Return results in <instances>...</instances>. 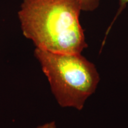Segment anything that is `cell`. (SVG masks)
Instances as JSON below:
<instances>
[{
    "instance_id": "6da1fadb",
    "label": "cell",
    "mask_w": 128,
    "mask_h": 128,
    "mask_svg": "<svg viewBox=\"0 0 128 128\" xmlns=\"http://www.w3.org/2000/svg\"><path fill=\"white\" fill-rule=\"evenodd\" d=\"M81 12L80 0H22L17 15L22 34L37 49L73 54L88 47Z\"/></svg>"
},
{
    "instance_id": "7a4b0ae2",
    "label": "cell",
    "mask_w": 128,
    "mask_h": 128,
    "mask_svg": "<svg viewBox=\"0 0 128 128\" xmlns=\"http://www.w3.org/2000/svg\"><path fill=\"white\" fill-rule=\"evenodd\" d=\"M34 56L59 105L82 110L100 82L94 64L81 54H57L35 48Z\"/></svg>"
},
{
    "instance_id": "3957f363",
    "label": "cell",
    "mask_w": 128,
    "mask_h": 128,
    "mask_svg": "<svg viewBox=\"0 0 128 128\" xmlns=\"http://www.w3.org/2000/svg\"><path fill=\"white\" fill-rule=\"evenodd\" d=\"M82 11L92 12L96 10L100 5V0H80Z\"/></svg>"
},
{
    "instance_id": "277c9868",
    "label": "cell",
    "mask_w": 128,
    "mask_h": 128,
    "mask_svg": "<svg viewBox=\"0 0 128 128\" xmlns=\"http://www.w3.org/2000/svg\"><path fill=\"white\" fill-rule=\"evenodd\" d=\"M128 3V0H119V9H118V12L116 14V16L115 17V18L118 17V16L120 14V12H122L123 10L125 8L126 4Z\"/></svg>"
},
{
    "instance_id": "5b68a950",
    "label": "cell",
    "mask_w": 128,
    "mask_h": 128,
    "mask_svg": "<svg viewBox=\"0 0 128 128\" xmlns=\"http://www.w3.org/2000/svg\"><path fill=\"white\" fill-rule=\"evenodd\" d=\"M35 128H57L55 122L52 121L37 126Z\"/></svg>"
}]
</instances>
